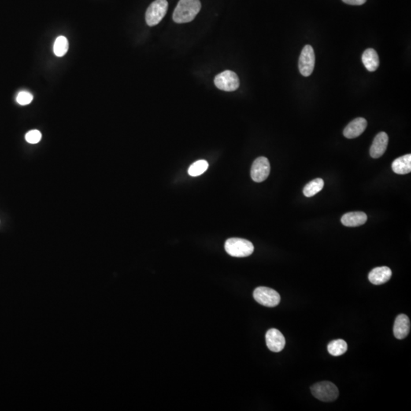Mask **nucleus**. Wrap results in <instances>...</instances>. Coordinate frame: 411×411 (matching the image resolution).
<instances>
[{
    "instance_id": "obj_1",
    "label": "nucleus",
    "mask_w": 411,
    "mask_h": 411,
    "mask_svg": "<svg viewBox=\"0 0 411 411\" xmlns=\"http://www.w3.org/2000/svg\"><path fill=\"white\" fill-rule=\"evenodd\" d=\"M201 9L200 0H180L173 13V20L175 23H190L194 20Z\"/></svg>"
},
{
    "instance_id": "obj_2",
    "label": "nucleus",
    "mask_w": 411,
    "mask_h": 411,
    "mask_svg": "<svg viewBox=\"0 0 411 411\" xmlns=\"http://www.w3.org/2000/svg\"><path fill=\"white\" fill-rule=\"evenodd\" d=\"M226 252L235 257H249L254 250L253 244L243 238H231L225 244Z\"/></svg>"
},
{
    "instance_id": "obj_3",
    "label": "nucleus",
    "mask_w": 411,
    "mask_h": 411,
    "mask_svg": "<svg viewBox=\"0 0 411 411\" xmlns=\"http://www.w3.org/2000/svg\"><path fill=\"white\" fill-rule=\"evenodd\" d=\"M314 397L324 402L335 401L339 396L338 387L331 382H320L311 388Z\"/></svg>"
},
{
    "instance_id": "obj_4",
    "label": "nucleus",
    "mask_w": 411,
    "mask_h": 411,
    "mask_svg": "<svg viewBox=\"0 0 411 411\" xmlns=\"http://www.w3.org/2000/svg\"><path fill=\"white\" fill-rule=\"evenodd\" d=\"M167 0H156L151 3L146 12V22L148 25L155 26L162 20L168 11Z\"/></svg>"
},
{
    "instance_id": "obj_5",
    "label": "nucleus",
    "mask_w": 411,
    "mask_h": 411,
    "mask_svg": "<svg viewBox=\"0 0 411 411\" xmlns=\"http://www.w3.org/2000/svg\"><path fill=\"white\" fill-rule=\"evenodd\" d=\"M253 297L256 301L266 307H276L280 302V296L276 290L265 286H260L253 291Z\"/></svg>"
},
{
    "instance_id": "obj_6",
    "label": "nucleus",
    "mask_w": 411,
    "mask_h": 411,
    "mask_svg": "<svg viewBox=\"0 0 411 411\" xmlns=\"http://www.w3.org/2000/svg\"><path fill=\"white\" fill-rule=\"evenodd\" d=\"M216 87L225 91H234L239 87L240 81L235 72L226 70L218 74L214 79Z\"/></svg>"
},
{
    "instance_id": "obj_7",
    "label": "nucleus",
    "mask_w": 411,
    "mask_h": 411,
    "mask_svg": "<svg viewBox=\"0 0 411 411\" xmlns=\"http://www.w3.org/2000/svg\"><path fill=\"white\" fill-rule=\"evenodd\" d=\"M315 64V56L311 45H305L301 50L298 61V68L301 75L308 77L313 72Z\"/></svg>"
},
{
    "instance_id": "obj_8",
    "label": "nucleus",
    "mask_w": 411,
    "mask_h": 411,
    "mask_svg": "<svg viewBox=\"0 0 411 411\" xmlns=\"http://www.w3.org/2000/svg\"><path fill=\"white\" fill-rule=\"evenodd\" d=\"M271 171V165L267 158L261 156L256 159L252 164L251 176L253 182H264L268 178Z\"/></svg>"
},
{
    "instance_id": "obj_9",
    "label": "nucleus",
    "mask_w": 411,
    "mask_h": 411,
    "mask_svg": "<svg viewBox=\"0 0 411 411\" xmlns=\"http://www.w3.org/2000/svg\"><path fill=\"white\" fill-rule=\"evenodd\" d=\"M266 343L270 350L274 353H279L285 347L286 340L279 330L271 328L266 334Z\"/></svg>"
},
{
    "instance_id": "obj_10",
    "label": "nucleus",
    "mask_w": 411,
    "mask_h": 411,
    "mask_svg": "<svg viewBox=\"0 0 411 411\" xmlns=\"http://www.w3.org/2000/svg\"><path fill=\"white\" fill-rule=\"evenodd\" d=\"M388 144V136L386 133L381 132L377 134L370 148V156L373 159H379L383 156L387 149Z\"/></svg>"
},
{
    "instance_id": "obj_11",
    "label": "nucleus",
    "mask_w": 411,
    "mask_h": 411,
    "mask_svg": "<svg viewBox=\"0 0 411 411\" xmlns=\"http://www.w3.org/2000/svg\"><path fill=\"white\" fill-rule=\"evenodd\" d=\"M367 127V121L363 117H358L352 120L350 123L345 127L343 130V135L347 139H354L360 137Z\"/></svg>"
},
{
    "instance_id": "obj_12",
    "label": "nucleus",
    "mask_w": 411,
    "mask_h": 411,
    "mask_svg": "<svg viewBox=\"0 0 411 411\" xmlns=\"http://www.w3.org/2000/svg\"><path fill=\"white\" fill-rule=\"evenodd\" d=\"M411 331V321L409 318L404 314H401L396 318L394 321V335L397 339L402 340L408 337Z\"/></svg>"
},
{
    "instance_id": "obj_13",
    "label": "nucleus",
    "mask_w": 411,
    "mask_h": 411,
    "mask_svg": "<svg viewBox=\"0 0 411 411\" xmlns=\"http://www.w3.org/2000/svg\"><path fill=\"white\" fill-rule=\"evenodd\" d=\"M391 275H392V272L389 267H375L368 274V280L372 284L382 285L390 280Z\"/></svg>"
},
{
    "instance_id": "obj_14",
    "label": "nucleus",
    "mask_w": 411,
    "mask_h": 411,
    "mask_svg": "<svg viewBox=\"0 0 411 411\" xmlns=\"http://www.w3.org/2000/svg\"><path fill=\"white\" fill-rule=\"evenodd\" d=\"M367 221V216L363 212H350L343 215L341 218V223L347 227H357L363 226Z\"/></svg>"
},
{
    "instance_id": "obj_15",
    "label": "nucleus",
    "mask_w": 411,
    "mask_h": 411,
    "mask_svg": "<svg viewBox=\"0 0 411 411\" xmlns=\"http://www.w3.org/2000/svg\"><path fill=\"white\" fill-rule=\"evenodd\" d=\"M362 61L367 70L369 72H374L376 70L379 66V55L374 49L368 48L363 53L362 56Z\"/></svg>"
},
{
    "instance_id": "obj_16",
    "label": "nucleus",
    "mask_w": 411,
    "mask_h": 411,
    "mask_svg": "<svg viewBox=\"0 0 411 411\" xmlns=\"http://www.w3.org/2000/svg\"><path fill=\"white\" fill-rule=\"evenodd\" d=\"M392 170L397 175H406L411 171V155L397 158L392 163Z\"/></svg>"
},
{
    "instance_id": "obj_17",
    "label": "nucleus",
    "mask_w": 411,
    "mask_h": 411,
    "mask_svg": "<svg viewBox=\"0 0 411 411\" xmlns=\"http://www.w3.org/2000/svg\"><path fill=\"white\" fill-rule=\"evenodd\" d=\"M348 346L346 341L343 340H335L331 341L327 346L329 353L334 356H340L347 351Z\"/></svg>"
},
{
    "instance_id": "obj_18",
    "label": "nucleus",
    "mask_w": 411,
    "mask_h": 411,
    "mask_svg": "<svg viewBox=\"0 0 411 411\" xmlns=\"http://www.w3.org/2000/svg\"><path fill=\"white\" fill-rule=\"evenodd\" d=\"M324 185V181L321 178H316L305 185L303 189L304 195L307 197H313L323 189Z\"/></svg>"
},
{
    "instance_id": "obj_19",
    "label": "nucleus",
    "mask_w": 411,
    "mask_h": 411,
    "mask_svg": "<svg viewBox=\"0 0 411 411\" xmlns=\"http://www.w3.org/2000/svg\"><path fill=\"white\" fill-rule=\"evenodd\" d=\"M68 49V40L66 37L60 36L55 41L53 52L57 57H64Z\"/></svg>"
},
{
    "instance_id": "obj_20",
    "label": "nucleus",
    "mask_w": 411,
    "mask_h": 411,
    "mask_svg": "<svg viewBox=\"0 0 411 411\" xmlns=\"http://www.w3.org/2000/svg\"><path fill=\"white\" fill-rule=\"evenodd\" d=\"M209 167V164L205 160H199L190 165L188 169L189 175L197 177L204 174Z\"/></svg>"
},
{
    "instance_id": "obj_21",
    "label": "nucleus",
    "mask_w": 411,
    "mask_h": 411,
    "mask_svg": "<svg viewBox=\"0 0 411 411\" xmlns=\"http://www.w3.org/2000/svg\"><path fill=\"white\" fill-rule=\"evenodd\" d=\"M33 95L28 91H23L18 94L16 97V101L19 103L20 105H29L30 103L32 101Z\"/></svg>"
},
{
    "instance_id": "obj_22",
    "label": "nucleus",
    "mask_w": 411,
    "mask_h": 411,
    "mask_svg": "<svg viewBox=\"0 0 411 411\" xmlns=\"http://www.w3.org/2000/svg\"><path fill=\"white\" fill-rule=\"evenodd\" d=\"M41 137H42V135H41V133L40 132L39 130H33L26 134L25 140L28 143L36 144L41 141Z\"/></svg>"
},
{
    "instance_id": "obj_23",
    "label": "nucleus",
    "mask_w": 411,
    "mask_h": 411,
    "mask_svg": "<svg viewBox=\"0 0 411 411\" xmlns=\"http://www.w3.org/2000/svg\"><path fill=\"white\" fill-rule=\"evenodd\" d=\"M367 0H342V2L345 3L349 4L352 5H361L365 3Z\"/></svg>"
}]
</instances>
